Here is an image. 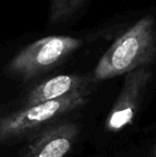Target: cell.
Here are the masks:
<instances>
[{"mask_svg": "<svg viewBox=\"0 0 156 157\" xmlns=\"http://www.w3.org/2000/svg\"><path fill=\"white\" fill-rule=\"evenodd\" d=\"M156 62V19L152 14L138 19L113 42L93 72L95 81L126 75Z\"/></svg>", "mask_w": 156, "mask_h": 157, "instance_id": "obj_1", "label": "cell"}, {"mask_svg": "<svg viewBox=\"0 0 156 157\" xmlns=\"http://www.w3.org/2000/svg\"><path fill=\"white\" fill-rule=\"evenodd\" d=\"M81 46V41L67 35H52L29 44L6 66L9 76L29 81L65 61Z\"/></svg>", "mask_w": 156, "mask_h": 157, "instance_id": "obj_2", "label": "cell"}, {"mask_svg": "<svg viewBox=\"0 0 156 157\" xmlns=\"http://www.w3.org/2000/svg\"><path fill=\"white\" fill-rule=\"evenodd\" d=\"M88 101L89 90L24 107L10 114L0 117V142L21 138L39 126L82 107Z\"/></svg>", "mask_w": 156, "mask_h": 157, "instance_id": "obj_3", "label": "cell"}, {"mask_svg": "<svg viewBox=\"0 0 156 157\" xmlns=\"http://www.w3.org/2000/svg\"><path fill=\"white\" fill-rule=\"evenodd\" d=\"M152 78L150 67H142L125 75L120 94L105 121L107 132H119L133 123Z\"/></svg>", "mask_w": 156, "mask_h": 157, "instance_id": "obj_4", "label": "cell"}, {"mask_svg": "<svg viewBox=\"0 0 156 157\" xmlns=\"http://www.w3.org/2000/svg\"><path fill=\"white\" fill-rule=\"evenodd\" d=\"M78 132V125L73 122L51 126L28 145L26 157H64L71 151Z\"/></svg>", "mask_w": 156, "mask_h": 157, "instance_id": "obj_5", "label": "cell"}, {"mask_svg": "<svg viewBox=\"0 0 156 157\" xmlns=\"http://www.w3.org/2000/svg\"><path fill=\"white\" fill-rule=\"evenodd\" d=\"M92 81L95 82L93 76L89 77L88 75L70 74L52 77L40 83L28 93L24 101L25 107L69 96L80 91H87Z\"/></svg>", "mask_w": 156, "mask_h": 157, "instance_id": "obj_6", "label": "cell"}, {"mask_svg": "<svg viewBox=\"0 0 156 157\" xmlns=\"http://www.w3.org/2000/svg\"><path fill=\"white\" fill-rule=\"evenodd\" d=\"M86 0H49L48 24L61 25L73 18L83 6Z\"/></svg>", "mask_w": 156, "mask_h": 157, "instance_id": "obj_7", "label": "cell"}, {"mask_svg": "<svg viewBox=\"0 0 156 157\" xmlns=\"http://www.w3.org/2000/svg\"><path fill=\"white\" fill-rule=\"evenodd\" d=\"M151 157H156V143L154 145H153V147H152V151H151Z\"/></svg>", "mask_w": 156, "mask_h": 157, "instance_id": "obj_8", "label": "cell"}]
</instances>
